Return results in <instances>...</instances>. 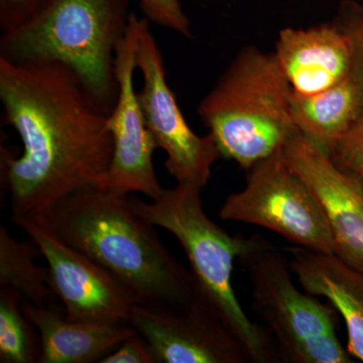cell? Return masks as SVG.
Returning a JSON list of instances; mask_svg holds the SVG:
<instances>
[{
	"label": "cell",
	"instance_id": "7402d4cb",
	"mask_svg": "<svg viewBox=\"0 0 363 363\" xmlns=\"http://www.w3.org/2000/svg\"><path fill=\"white\" fill-rule=\"evenodd\" d=\"M45 0H0V30L7 33L23 25Z\"/></svg>",
	"mask_w": 363,
	"mask_h": 363
},
{
	"label": "cell",
	"instance_id": "277c9868",
	"mask_svg": "<svg viewBox=\"0 0 363 363\" xmlns=\"http://www.w3.org/2000/svg\"><path fill=\"white\" fill-rule=\"evenodd\" d=\"M201 189L178 185L164 189L156 200L131 199L143 220L173 234L186 253L200 302L223 322L250 353L253 363L281 362L278 348L264 326L245 314L233 286V264L247 238L230 235L210 219Z\"/></svg>",
	"mask_w": 363,
	"mask_h": 363
},
{
	"label": "cell",
	"instance_id": "603a6c76",
	"mask_svg": "<svg viewBox=\"0 0 363 363\" xmlns=\"http://www.w3.org/2000/svg\"><path fill=\"white\" fill-rule=\"evenodd\" d=\"M335 23L348 35H363V6L353 1L343 2Z\"/></svg>",
	"mask_w": 363,
	"mask_h": 363
},
{
	"label": "cell",
	"instance_id": "cb8c5ba5",
	"mask_svg": "<svg viewBox=\"0 0 363 363\" xmlns=\"http://www.w3.org/2000/svg\"><path fill=\"white\" fill-rule=\"evenodd\" d=\"M353 43V66L351 75L363 90V35H351Z\"/></svg>",
	"mask_w": 363,
	"mask_h": 363
},
{
	"label": "cell",
	"instance_id": "44dd1931",
	"mask_svg": "<svg viewBox=\"0 0 363 363\" xmlns=\"http://www.w3.org/2000/svg\"><path fill=\"white\" fill-rule=\"evenodd\" d=\"M101 363H157L147 343L136 332L125 339Z\"/></svg>",
	"mask_w": 363,
	"mask_h": 363
},
{
	"label": "cell",
	"instance_id": "8992f818",
	"mask_svg": "<svg viewBox=\"0 0 363 363\" xmlns=\"http://www.w3.org/2000/svg\"><path fill=\"white\" fill-rule=\"evenodd\" d=\"M247 269L255 312L266 323L281 362L351 363L337 334L335 308L294 284L290 262L262 236L247 238L238 259Z\"/></svg>",
	"mask_w": 363,
	"mask_h": 363
},
{
	"label": "cell",
	"instance_id": "8fae6325",
	"mask_svg": "<svg viewBox=\"0 0 363 363\" xmlns=\"http://www.w3.org/2000/svg\"><path fill=\"white\" fill-rule=\"evenodd\" d=\"M130 325L150 346L157 363L252 362L233 332L202 305L187 311L135 305Z\"/></svg>",
	"mask_w": 363,
	"mask_h": 363
},
{
	"label": "cell",
	"instance_id": "5bb4252c",
	"mask_svg": "<svg viewBox=\"0 0 363 363\" xmlns=\"http://www.w3.org/2000/svg\"><path fill=\"white\" fill-rule=\"evenodd\" d=\"M23 309L39 331L40 363L101 362L135 332L130 325L72 320L62 306L39 307L23 300Z\"/></svg>",
	"mask_w": 363,
	"mask_h": 363
},
{
	"label": "cell",
	"instance_id": "3957f363",
	"mask_svg": "<svg viewBox=\"0 0 363 363\" xmlns=\"http://www.w3.org/2000/svg\"><path fill=\"white\" fill-rule=\"evenodd\" d=\"M130 0H45L23 25L4 33L0 58L54 62L70 69L95 104H116V55L130 26Z\"/></svg>",
	"mask_w": 363,
	"mask_h": 363
},
{
	"label": "cell",
	"instance_id": "ba28073f",
	"mask_svg": "<svg viewBox=\"0 0 363 363\" xmlns=\"http://www.w3.org/2000/svg\"><path fill=\"white\" fill-rule=\"evenodd\" d=\"M150 23L138 16L135 60L143 76L138 94L145 123L157 149L166 152L164 167L169 175L178 185L202 190L221 155L210 133L198 135L186 121L169 88L161 50Z\"/></svg>",
	"mask_w": 363,
	"mask_h": 363
},
{
	"label": "cell",
	"instance_id": "52a82bcc",
	"mask_svg": "<svg viewBox=\"0 0 363 363\" xmlns=\"http://www.w3.org/2000/svg\"><path fill=\"white\" fill-rule=\"evenodd\" d=\"M242 190L227 196L222 220L252 224L298 247L334 255L323 211L306 182L286 162L283 150L247 169Z\"/></svg>",
	"mask_w": 363,
	"mask_h": 363
},
{
	"label": "cell",
	"instance_id": "6da1fadb",
	"mask_svg": "<svg viewBox=\"0 0 363 363\" xmlns=\"http://www.w3.org/2000/svg\"><path fill=\"white\" fill-rule=\"evenodd\" d=\"M4 123L23 152L1 147V186L11 215H35L79 189L95 185L108 169L113 138L105 113L77 76L54 62L0 58Z\"/></svg>",
	"mask_w": 363,
	"mask_h": 363
},
{
	"label": "cell",
	"instance_id": "5b68a950",
	"mask_svg": "<svg viewBox=\"0 0 363 363\" xmlns=\"http://www.w3.org/2000/svg\"><path fill=\"white\" fill-rule=\"evenodd\" d=\"M293 90L274 52L245 45L198 105L221 157L247 171L297 133Z\"/></svg>",
	"mask_w": 363,
	"mask_h": 363
},
{
	"label": "cell",
	"instance_id": "d6986e66",
	"mask_svg": "<svg viewBox=\"0 0 363 363\" xmlns=\"http://www.w3.org/2000/svg\"><path fill=\"white\" fill-rule=\"evenodd\" d=\"M325 152L334 166L363 190V116Z\"/></svg>",
	"mask_w": 363,
	"mask_h": 363
},
{
	"label": "cell",
	"instance_id": "9c48e42d",
	"mask_svg": "<svg viewBox=\"0 0 363 363\" xmlns=\"http://www.w3.org/2000/svg\"><path fill=\"white\" fill-rule=\"evenodd\" d=\"M39 247L51 276L52 286L72 320L130 325L135 298L111 272L69 247L30 215H11Z\"/></svg>",
	"mask_w": 363,
	"mask_h": 363
},
{
	"label": "cell",
	"instance_id": "e0dca14e",
	"mask_svg": "<svg viewBox=\"0 0 363 363\" xmlns=\"http://www.w3.org/2000/svg\"><path fill=\"white\" fill-rule=\"evenodd\" d=\"M40 253L33 241L16 240L0 226V286L16 291L23 300L39 307L62 306L52 286L49 269L35 259Z\"/></svg>",
	"mask_w": 363,
	"mask_h": 363
},
{
	"label": "cell",
	"instance_id": "9a60e30c",
	"mask_svg": "<svg viewBox=\"0 0 363 363\" xmlns=\"http://www.w3.org/2000/svg\"><path fill=\"white\" fill-rule=\"evenodd\" d=\"M285 250L306 293L326 298L340 313L347 328V350L363 362V272L329 253L298 245Z\"/></svg>",
	"mask_w": 363,
	"mask_h": 363
},
{
	"label": "cell",
	"instance_id": "4fadbf2b",
	"mask_svg": "<svg viewBox=\"0 0 363 363\" xmlns=\"http://www.w3.org/2000/svg\"><path fill=\"white\" fill-rule=\"evenodd\" d=\"M274 54L293 92L302 96L328 90L352 72V40L335 21L309 28H284Z\"/></svg>",
	"mask_w": 363,
	"mask_h": 363
},
{
	"label": "cell",
	"instance_id": "2e32d148",
	"mask_svg": "<svg viewBox=\"0 0 363 363\" xmlns=\"http://www.w3.org/2000/svg\"><path fill=\"white\" fill-rule=\"evenodd\" d=\"M297 130L327 150L363 116V90L352 75L312 96L292 95Z\"/></svg>",
	"mask_w": 363,
	"mask_h": 363
},
{
	"label": "cell",
	"instance_id": "ffe728a7",
	"mask_svg": "<svg viewBox=\"0 0 363 363\" xmlns=\"http://www.w3.org/2000/svg\"><path fill=\"white\" fill-rule=\"evenodd\" d=\"M143 18L183 37H192L191 23L180 0H138Z\"/></svg>",
	"mask_w": 363,
	"mask_h": 363
},
{
	"label": "cell",
	"instance_id": "30bf717a",
	"mask_svg": "<svg viewBox=\"0 0 363 363\" xmlns=\"http://www.w3.org/2000/svg\"><path fill=\"white\" fill-rule=\"evenodd\" d=\"M136 18L138 14L131 13L128 33L117 51L118 94L108 114L113 152L108 169L95 186L123 195L140 193L156 200L164 191L152 162L157 147L135 89Z\"/></svg>",
	"mask_w": 363,
	"mask_h": 363
},
{
	"label": "cell",
	"instance_id": "ac0fdd59",
	"mask_svg": "<svg viewBox=\"0 0 363 363\" xmlns=\"http://www.w3.org/2000/svg\"><path fill=\"white\" fill-rule=\"evenodd\" d=\"M23 297L0 286V362L40 363L39 331L23 309Z\"/></svg>",
	"mask_w": 363,
	"mask_h": 363
},
{
	"label": "cell",
	"instance_id": "7c38bea8",
	"mask_svg": "<svg viewBox=\"0 0 363 363\" xmlns=\"http://www.w3.org/2000/svg\"><path fill=\"white\" fill-rule=\"evenodd\" d=\"M283 155L316 197L330 230L334 255L363 272L362 189L298 130L286 142Z\"/></svg>",
	"mask_w": 363,
	"mask_h": 363
},
{
	"label": "cell",
	"instance_id": "7a4b0ae2",
	"mask_svg": "<svg viewBox=\"0 0 363 363\" xmlns=\"http://www.w3.org/2000/svg\"><path fill=\"white\" fill-rule=\"evenodd\" d=\"M60 240L111 272L136 305L187 311L202 305L194 279L133 209L128 195L95 185L30 215Z\"/></svg>",
	"mask_w": 363,
	"mask_h": 363
}]
</instances>
